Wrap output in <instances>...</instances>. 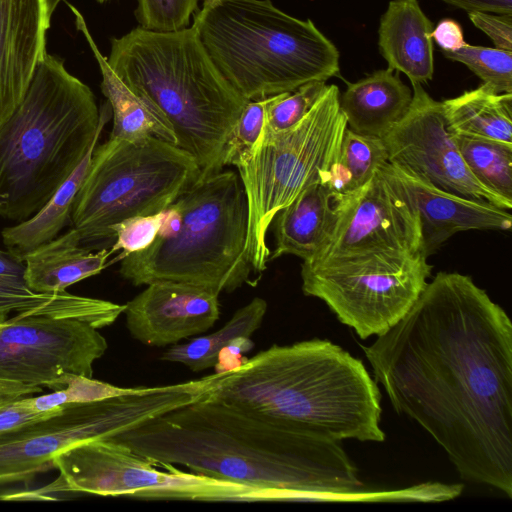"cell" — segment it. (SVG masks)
I'll return each mask as SVG.
<instances>
[{
	"label": "cell",
	"mask_w": 512,
	"mask_h": 512,
	"mask_svg": "<svg viewBox=\"0 0 512 512\" xmlns=\"http://www.w3.org/2000/svg\"><path fill=\"white\" fill-rule=\"evenodd\" d=\"M345 195H335L321 183H314L301 191L272 220L275 249L268 260L283 255L311 260L332 235Z\"/></svg>",
	"instance_id": "cell-19"
},
{
	"label": "cell",
	"mask_w": 512,
	"mask_h": 512,
	"mask_svg": "<svg viewBox=\"0 0 512 512\" xmlns=\"http://www.w3.org/2000/svg\"><path fill=\"white\" fill-rule=\"evenodd\" d=\"M471 22L493 41L495 48L512 51V15L468 12Z\"/></svg>",
	"instance_id": "cell-37"
},
{
	"label": "cell",
	"mask_w": 512,
	"mask_h": 512,
	"mask_svg": "<svg viewBox=\"0 0 512 512\" xmlns=\"http://www.w3.org/2000/svg\"><path fill=\"white\" fill-rule=\"evenodd\" d=\"M132 338L147 346L175 345L214 326L220 316L219 295L173 281H156L125 304Z\"/></svg>",
	"instance_id": "cell-16"
},
{
	"label": "cell",
	"mask_w": 512,
	"mask_h": 512,
	"mask_svg": "<svg viewBox=\"0 0 512 512\" xmlns=\"http://www.w3.org/2000/svg\"><path fill=\"white\" fill-rule=\"evenodd\" d=\"M200 176L194 158L153 138H110L96 146L74 198L70 228L90 250L109 248L124 219L159 213Z\"/></svg>",
	"instance_id": "cell-8"
},
{
	"label": "cell",
	"mask_w": 512,
	"mask_h": 512,
	"mask_svg": "<svg viewBox=\"0 0 512 512\" xmlns=\"http://www.w3.org/2000/svg\"><path fill=\"white\" fill-rule=\"evenodd\" d=\"M96 1L99 2V3H104V2H106L108 0H96Z\"/></svg>",
	"instance_id": "cell-43"
},
{
	"label": "cell",
	"mask_w": 512,
	"mask_h": 512,
	"mask_svg": "<svg viewBox=\"0 0 512 512\" xmlns=\"http://www.w3.org/2000/svg\"><path fill=\"white\" fill-rule=\"evenodd\" d=\"M107 348L88 322L16 314L0 325V398L59 390L71 375L92 378L93 364Z\"/></svg>",
	"instance_id": "cell-13"
},
{
	"label": "cell",
	"mask_w": 512,
	"mask_h": 512,
	"mask_svg": "<svg viewBox=\"0 0 512 512\" xmlns=\"http://www.w3.org/2000/svg\"><path fill=\"white\" fill-rule=\"evenodd\" d=\"M107 62L165 117L177 146L198 164L199 177L222 170L221 151L249 101L219 72L192 25L175 32L138 26L112 38Z\"/></svg>",
	"instance_id": "cell-5"
},
{
	"label": "cell",
	"mask_w": 512,
	"mask_h": 512,
	"mask_svg": "<svg viewBox=\"0 0 512 512\" xmlns=\"http://www.w3.org/2000/svg\"><path fill=\"white\" fill-rule=\"evenodd\" d=\"M24 272V261L7 250H0V278L25 283Z\"/></svg>",
	"instance_id": "cell-41"
},
{
	"label": "cell",
	"mask_w": 512,
	"mask_h": 512,
	"mask_svg": "<svg viewBox=\"0 0 512 512\" xmlns=\"http://www.w3.org/2000/svg\"><path fill=\"white\" fill-rule=\"evenodd\" d=\"M412 87L409 110L382 138L388 162L451 193L510 210L512 203L488 190L468 169L447 129L442 102L434 100L422 84Z\"/></svg>",
	"instance_id": "cell-15"
},
{
	"label": "cell",
	"mask_w": 512,
	"mask_h": 512,
	"mask_svg": "<svg viewBox=\"0 0 512 512\" xmlns=\"http://www.w3.org/2000/svg\"><path fill=\"white\" fill-rule=\"evenodd\" d=\"M398 414L459 476L512 497V323L470 276L438 272L407 314L363 347Z\"/></svg>",
	"instance_id": "cell-1"
},
{
	"label": "cell",
	"mask_w": 512,
	"mask_h": 512,
	"mask_svg": "<svg viewBox=\"0 0 512 512\" xmlns=\"http://www.w3.org/2000/svg\"><path fill=\"white\" fill-rule=\"evenodd\" d=\"M92 90L45 54L21 102L0 126V216L36 214L78 167L110 119Z\"/></svg>",
	"instance_id": "cell-4"
},
{
	"label": "cell",
	"mask_w": 512,
	"mask_h": 512,
	"mask_svg": "<svg viewBox=\"0 0 512 512\" xmlns=\"http://www.w3.org/2000/svg\"><path fill=\"white\" fill-rule=\"evenodd\" d=\"M432 266L423 254H383L302 264V291L321 299L363 340L381 336L411 309Z\"/></svg>",
	"instance_id": "cell-12"
},
{
	"label": "cell",
	"mask_w": 512,
	"mask_h": 512,
	"mask_svg": "<svg viewBox=\"0 0 512 512\" xmlns=\"http://www.w3.org/2000/svg\"><path fill=\"white\" fill-rule=\"evenodd\" d=\"M112 254L110 248L94 252L82 246L70 228L25 256V285L36 293L65 291L99 274L110 264L107 261Z\"/></svg>",
	"instance_id": "cell-22"
},
{
	"label": "cell",
	"mask_w": 512,
	"mask_h": 512,
	"mask_svg": "<svg viewBox=\"0 0 512 512\" xmlns=\"http://www.w3.org/2000/svg\"><path fill=\"white\" fill-rule=\"evenodd\" d=\"M199 0H137L134 11L139 27L155 32L187 28Z\"/></svg>",
	"instance_id": "cell-33"
},
{
	"label": "cell",
	"mask_w": 512,
	"mask_h": 512,
	"mask_svg": "<svg viewBox=\"0 0 512 512\" xmlns=\"http://www.w3.org/2000/svg\"><path fill=\"white\" fill-rule=\"evenodd\" d=\"M161 222L155 239L168 240L175 237L182 226L183 218L179 206L174 201L165 209L160 211Z\"/></svg>",
	"instance_id": "cell-40"
},
{
	"label": "cell",
	"mask_w": 512,
	"mask_h": 512,
	"mask_svg": "<svg viewBox=\"0 0 512 512\" xmlns=\"http://www.w3.org/2000/svg\"><path fill=\"white\" fill-rule=\"evenodd\" d=\"M113 438L156 466L244 485L259 501L399 502V490L369 491L340 442L291 423L205 398Z\"/></svg>",
	"instance_id": "cell-2"
},
{
	"label": "cell",
	"mask_w": 512,
	"mask_h": 512,
	"mask_svg": "<svg viewBox=\"0 0 512 512\" xmlns=\"http://www.w3.org/2000/svg\"><path fill=\"white\" fill-rule=\"evenodd\" d=\"M380 174L418 212L422 231V254L428 258L455 233L467 230H509L508 210L487 201L457 195L388 161Z\"/></svg>",
	"instance_id": "cell-17"
},
{
	"label": "cell",
	"mask_w": 512,
	"mask_h": 512,
	"mask_svg": "<svg viewBox=\"0 0 512 512\" xmlns=\"http://www.w3.org/2000/svg\"><path fill=\"white\" fill-rule=\"evenodd\" d=\"M192 26L223 77L246 100L326 82L339 72V52L311 20L270 0H203Z\"/></svg>",
	"instance_id": "cell-6"
},
{
	"label": "cell",
	"mask_w": 512,
	"mask_h": 512,
	"mask_svg": "<svg viewBox=\"0 0 512 512\" xmlns=\"http://www.w3.org/2000/svg\"><path fill=\"white\" fill-rule=\"evenodd\" d=\"M117 439L101 438L77 445L53 460L58 478L46 487L10 494L11 499L48 500L57 493H84L145 500L259 501L248 487L162 465Z\"/></svg>",
	"instance_id": "cell-11"
},
{
	"label": "cell",
	"mask_w": 512,
	"mask_h": 512,
	"mask_svg": "<svg viewBox=\"0 0 512 512\" xmlns=\"http://www.w3.org/2000/svg\"><path fill=\"white\" fill-rule=\"evenodd\" d=\"M442 53L466 65L496 93H512V51L465 43L456 51Z\"/></svg>",
	"instance_id": "cell-30"
},
{
	"label": "cell",
	"mask_w": 512,
	"mask_h": 512,
	"mask_svg": "<svg viewBox=\"0 0 512 512\" xmlns=\"http://www.w3.org/2000/svg\"><path fill=\"white\" fill-rule=\"evenodd\" d=\"M432 22L418 0H391L381 16L379 50L388 68L404 73L411 84L425 83L434 73Z\"/></svg>",
	"instance_id": "cell-20"
},
{
	"label": "cell",
	"mask_w": 512,
	"mask_h": 512,
	"mask_svg": "<svg viewBox=\"0 0 512 512\" xmlns=\"http://www.w3.org/2000/svg\"><path fill=\"white\" fill-rule=\"evenodd\" d=\"M217 381L200 379L124 388L116 395L64 404L52 415L0 434V485L25 482L53 469V460L84 442L110 438L162 414L208 398Z\"/></svg>",
	"instance_id": "cell-9"
},
{
	"label": "cell",
	"mask_w": 512,
	"mask_h": 512,
	"mask_svg": "<svg viewBox=\"0 0 512 512\" xmlns=\"http://www.w3.org/2000/svg\"><path fill=\"white\" fill-rule=\"evenodd\" d=\"M124 388L87 378L71 375L66 387L33 398L37 411L45 412L72 402H85L105 398L122 392Z\"/></svg>",
	"instance_id": "cell-34"
},
{
	"label": "cell",
	"mask_w": 512,
	"mask_h": 512,
	"mask_svg": "<svg viewBox=\"0 0 512 512\" xmlns=\"http://www.w3.org/2000/svg\"><path fill=\"white\" fill-rule=\"evenodd\" d=\"M339 161L348 169L357 187L364 185L388 161L381 137L357 133L347 127Z\"/></svg>",
	"instance_id": "cell-32"
},
{
	"label": "cell",
	"mask_w": 512,
	"mask_h": 512,
	"mask_svg": "<svg viewBox=\"0 0 512 512\" xmlns=\"http://www.w3.org/2000/svg\"><path fill=\"white\" fill-rule=\"evenodd\" d=\"M442 106L450 133L512 144V93H496L482 84Z\"/></svg>",
	"instance_id": "cell-26"
},
{
	"label": "cell",
	"mask_w": 512,
	"mask_h": 512,
	"mask_svg": "<svg viewBox=\"0 0 512 512\" xmlns=\"http://www.w3.org/2000/svg\"><path fill=\"white\" fill-rule=\"evenodd\" d=\"M77 29L84 35L102 75L101 90L113 116L110 138L136 140L153 137L177 146L174 131L165 117L146 99L134 93L115 74L98 49L83 15L71 3Z\"/></svg>",
	"instance_id": "cell-23"
},
{
	"label": "cell",
	"mask_w": 512,
	"mask_h": 512,
	"mask_svg": "<svg viewBox=\"0 0 512 512\" xmlns=\"http://www.w3.org/2000/svg\"><path fill=\"white\" fill-rule=\"evenodd\" d=\"M383 254H422V231L418 212L377 170L344 196L329 240L303 264Z\"/></svg>",
	"instance_id": "cell-14"
},
{
	"label": "cell",
	"mask_w": 512,
	"mask_h": 512,
	"mask_svg": "<svg viewBox=\"0 0 512 512\" xmlns=\"http://www.w3.org/2000/svg\"><path fill=\"white\" fill-rule=\"evenodd\" d=\"M124 309L125 304L78 296L66 290L36 293L25 283L0 278V325L15 312L75 318L99 329L114 323Z\"/></svg>",
	"instance_id": "cell-24"
},
{
	"label": "cell",
	"mask_w": 512,
	"mask_h": 512,
	"mask_svg": "<svg viewBox=\"0 0 512 512\" xmlns=\"http://www.w3.org/2000/svg\"><path fill=\"white\" fill-rule=\"evenodd\" d=\"M100 135L97 134L78 167L36 214L1 231L7 251L24 261L27 254L57 237L70 224L74 198L88 172Z\"/></svg>",
	"instance_id": "cell-25"
},
{
	"label": "cell",
	"mask_w": 512,
	"mask_h": 512,
	"mask_svg": "<svg viewBox=\"0 0 512 512\" xmlns=\"http://www.w3.org/2000/svg\"><path fill=\"white\" fill-rule=\"evenodd\" d=\"M267 307L264 299L255 297L238 309L219 330L183 344L172 345L162 354L161 360L183 364L193 372L214 367L225 348L235 341L250 338L260 328Z\"/></svg>",
	"instance_id": "cell-27"
},
{
	"label": "cell",
	"mask_w": 512,
	"mask_h": 512,
	"mask_svg": "<svg viewBox=\"0 0 512 512\" xmlns=\"http://www.w3.org/2000/svg\"><path fill=\"white\" fill-rule=\"evenodd\" d=\"M430 37L438 44L441 51L453 52L465 44L461 26L452 19L439 21Z\"/></svg>",
	"instance_id": "cell-38"
},
{
	"label": "cell",
	"mask_w": 512,
	"mask_h": 512,
	"mask_svg": "<svg viewBox=\"0 0 512 512\" xmlns=\"http://www.w3.org/2000/svg\"><path fill=\"white\" fill-rule=\"evenodd\" d=\"M209 398L333 441L385 440L377 382L361 360L326 339L273 345L218 372Z\"/></svg>",
	"instance_id": "cell-3"
},
{
	"label": "cell",
	"mask_w": 512,
	"mask_h": 512,
	"mask_svg": "<svg viewBox=\"0 0 512 512\" xmlns=\"http://www.w3.org/2000/svg\"><path fill=\"white\" fill-rule=\"evenodd\" d=\"M61 406L39 412L34 407L32 397L0 398V434L46 418L58 411Z\"/></svg>",
	"instance_id": "cell-36"
},
{
	"label": "cell",
	"mask_w": 512,
	"mask_h": 512,
	"mask_svg": "<svg viewBox=\"0 0 512 512\" xmlns=\"http://www.w3.org/2000/svg\"><path fill=\"white\" fill-rule=\"evenodd\" d=\"M175 202L183 218L179 233L121 259L120 275L135 286L173 281L217 295L252 285L248 205L239 175L219 171L199 177Z\"/></svg>",
	"instance_id": "cell-7"
},
{
	"label": "cell",
	"mask_w": 512,
	"mask_h": 512,
	"mask_svg": "<svg viewBox=\"0 0 512 512\" xmlns=\"http://www.w3.org/2000/svg\"><path fill=\"white\" fill-rule=\"evenodd\" d=\"M161 222V214L139 215L122 220L113 227L115 241L110 247L114 254L123 251L114 260H121L127 255L143 250L155 240Z\"/></svg>",
	"instance_id": "cell-35"
},
{
	"label": "cell",
	"mask_w": 512,
	"mask_h": 512,
	"mask_svg": "<svg viewBox=\"0 0 512 512\" xmlns=\"http://www.w3.org/2000/svg\"><path fill=\"white\" fill-rule=\"evenodd\" d=\"M453 7L471 11H484L512 15V0H440Z\"/></svg>",
	"instance_id": "cell-39"
},
{
	"label": "cell",
	"mask_w": 512,
	"mask_h": 512,
	"mask_svg": "<svg viewBox=\"0 0 512 512\" xmlns=\"http://www.w3.org/2000/svg\"><path fill=\"white\" fill-rule=\"evenodd\" d=\"M325 82L306 83L292 92L268 97L263 137L286 132L295 127L323 93Z\"/></svg>",
	"instance_id": "cell-31"
},
{
	"label": "cell",
	"mask_w": 512,
	"mask_h": 512,
	"mask_svg": "<svg viewBox=\"0 0 512 512\" xmlns=\"http://www.w3.org/2000/svg\"><path fill=\"white\" fill-rule=\"evenodd\" d=\"M347 127L339 88L326 85L295 127L263 137L256 154L237 167L248 205L246 252L255 273L267 268L266 236L275 214L305 188L323 182Z\"/></svg>",
	"instance_id": "cell-10"
},
{
	"label": "cell",
	"mask_w": 512,
	"mask_h": 512,
	"mask_svg": "<svg viewBox=\"0 0 512 512\" xmlns=\"http://www.w3.org/2000/svg\"><path fill=\"white\" fill-rule=\"evenodd\" d=\"M392 69L350 83L340 107L351 130L383 138L407 113L413 93Z\"/></svg>",
	"instance_id": "cell-21"
},
{
	"label": "cell",
	"mask_w": 512,
	"mask_h": 512,
	"mask_svg": "<svg viewBox=\"0 0 512 512\" xmlns=\"http://www.w3.org/2000/svg\"><path fill=\"white\" fill-rule=\"evenodd\" d=\"M452 136L473 176L488 190L512 203V144L459 134Z\"/></svg>",
	"instance_id": "cell-28"
},
{
	"label": "cell",
	"mask_w": 512,
	"mask_h": 512,
	"mask_svg": "<svg viewBox=\"0 0 512 512\" xmlns=\"http://www.w3.org/2000/svg\"><path fill=\"white\" fill-rule=\"evenodd\" d=\"M49 0H0V126L24 97L46 51Z\"/></svg>",
	"instance_id": "cell-18"
},
{
	"label": "cell",
	"mask_w": 512,
	"mask_h": 512,
	"mask_svg": "<svg viewBox=\"0 0 512 512\" xmlns=\"http://www.w3.org/2000/svg\"><path fill=\"white\" fill-rule=\"evenodd\" d=\"M267 98L249 101L243 108L229 134L219 158L222 169L227 165L236 167L248 162L261 146Z\"/></svg>",
	"instance_id": "cell-29"
},
{
	"label": "cell",
	"mask_w": 512,
	"mask_h": 512,
	"mask_svg": "<svg viewBox=\"0 0 512 512\" xmlns=\"http://www.w3.org/2000/svg\"><path fill=\"white\" fill-rule=\"evenodd\" d=\"M60 1L61 0H49L50 9H51L52 13L56 9V7H57V5L59 4Z\"/></svg>",
	"instance_id": "cell-42"
}]
</instances>
